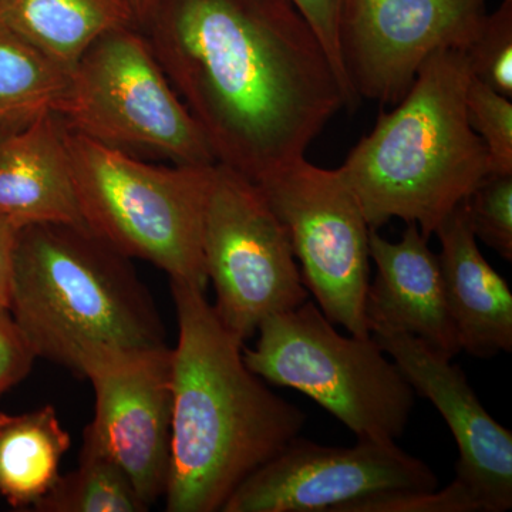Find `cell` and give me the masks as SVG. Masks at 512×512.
I'll list each match as a JSON object with an SVG mask.
<instances>
[{
  "label": "cell",
  "mask_w": 512,
  "mask_h": 512,
  "mask_svg": "<svg viewBox=\"0 0 512 512\" xmlns=\"http://www.w3.org/2000/svg\"><path fill=\"white\" fill-rule=\"evenodd\" d=\"M0 217L16 229L37 224L86 228L74 188L66 126L55 111L0 126Z\"/></svg>",
  "instance_id": "obj_15"
},
{
  "label": "cell",
  "mask_w": 512,
  "mask_h": 512,
  "mask_svg": "<svg viewBox=\"0 0 512 512\" xmlns=\"http://www.w3.org/2000/svg\"><path fill=\"white\" fill-rule=\"evenodd\" d=\"M0 26L70 73L97 39L137 20L127 0H0Z\"/></svg>",
  "instance_id": "obj_17"
},
{
  "label": "cell",
  "mask_w": 512,
  "mask_h": 512,
  "mask_svg": "<svg viewBox=\"0 0 512 512\" xmlns=\"http://www.w3.org/2000/svg\"><path fill=\"white\" fill-rule=\"evenodd\" d=\"M376 276L366 292L370 335L377 330L409 333L453 359L461 352L444 293L439 255L416 224H407L397 242L369 232Z\"/></svg>",
  "instance_id": "obj_14"
},
{
  "label": "cell",
  "mask_w": 512,
  "mask_h": 512,
  "mask_svg": "<svg viewBox=\"0 0 512 512\" xmlns=\"http://www.w3.org/2000/svg\"><path fill=\"white\" fill-rule=\"evenodd\" d=\"M336 512H483L473 494L454 478L443 490H397L367 495Z\"/></svg>",
  "instance_id": "obj_24"
},
{
  "label": "cell",
  "mask_w": 512,
  "mask_h": 512,
  "mask_svg": "<svg viewBox=\"0 0 512 512\" xmlns=\"http://www.w3.org/2000/svg\"><path fill=\"white\" fill-rule=\"evenodd\" d=\"M69 448L55 407L0 413V498L15 510H33L56 484Z\"/></svg>",
  "instance_id": "obj_18"
},
{
  "label": "cell",
  "mask_w": 512,
  "mask_h": 512,
  "mask_svg": "<svg viewBox=\"0 0 512 512\" xmlns=\"http://www.w3.org/2000/svg\"><path fill=\"white\" fill-rule=\"evenodd\" d=\"M56 114L106 146L146 148L175 164L217 163L137 26L111 30L86 50Z\"/></svg>",
  "instance_id": "obj_7"
},
{
  "label": "cell",
  "mask_w": 512,
  "mask_h": 512,
  "mask_svg": "<svg viewBox=\"0 0 512 512\" xmlns=\"http://www.w3.org/2000/svg\"><path fill=\"white\" fill-rule=\"evenodd\" d=\"M467 119L483 141L490 173L512 174V101L471 76L466 92Z\"/></svg>",
  "instance_id": "obj_21"
},
{
  "label": "cell",
  "mask_w": 512,
  "mask_h": 512,
  "mask_svg": "<svg viewBox=\"0 0 512 512\" xmlns=\"http://www.w3.org/2000/svg\"><path fill=\"white\" fill-rule=\"evenodd\" d=\"M8 311L37 359L79 373L90 353L165 345L163 323L128 258L89 229H19Z\"/></svg>",
  "instance_id": "obj_4"
},
{
  "label": "cell",
  "mask_w": 512,
  "mask_h": 512,
  "mask_svg": "<svg viewBox=\"0 0 512 512\" xmlns=\"http://www.w3.org/2000/svg\"><path fill=\"white\" fill-rule=\"evenodd\" d=\"M477 241L512 261V174L488 173L464 200Z\"/></svg>",
  "instance_id": "obj_22"
},
{
  "label": "cell",
  "mask_w": 512,
  "mask_h": 512,
  "mask_svg": "<svg viewBox=\"0 0 512 512\" xmlns=\"http://www.w3.org/2000/svg\"><path fill=\"white\" fill-rule=\"evenodd\" d=\"M373 339L399 366L417 396L430 400L458 447L456 480L483 512L512 508V433L484 409L451 357L409 333L377 330Z\"/></svg>",
  "instance_id": "obj_13"
},
{
  "label": "cell",
  "mask_w": 512,
  "mask_h": 512,
  "mask_svg": "<svg viewBox=\"0 0 512 512\" xmlns=\"http://www.w3.org/2000/svg\"><path fill=\"white\" fill-rule=\"evenodd\" d=\"M148 508L119 466L83 444L79 466L64 476L60 474L33 511L144 512Z\"/></svg>",
  "instance_id": "obj_20"
},
{
  "label": "cell",
  "mask_w": 512,
  "mask_h": 512,
  "mask_svg": "<svg viewBox=\"0 0 512 512\" xmlns=\"http://www.w3.org/2000/svg\"><path fill=\"white\" fill-rule=\"evenodd\" d=\"M66 144L86 228L170 281L207 291L202 225L214 164H147L67 126Z\"/></svg>",
  "instance_id": "obj_5"
},
{
  "label": "cell",
  "mask_w": 512,
  "mask_h": 512,
  "mask_svg": "<svg viewBox=\"0 0 512 512\" xmlns=\"http://www.w3.org/2000/svg\"><path fill=\"white\" fill-rule=\"evenodd\" d=\"M256 333L254 348L242 349L256 376L311 397L357 439L402 436L417 394L372 335H340L312 301L269 316Z\"/></svg>",
  "instance_id": "obj_6"
},
{
  "label": "cell",
  "mask_w": 512,
  "mask_h": 512,
  "mask_svg": "<svg viewBox=\"0 0 512 512\" xmlns=\"http://www.w3.org/2000/svg\"><path fill=\"white\" fill-rule=\"evenodd\" d=\"M79 375L96 404L83 444L109 457L151 507L164 497L170 470L173 352L167 345L90 353Z\"/></svg>",
  "instance_id": "obj_10"
},
{
  "label": "cell",
  "mask_w": 512,
  "mask_h": 512,
  "mask_svg": "<svg viewBox=\"0 0 512 512\" xmlns=\"http://www.w3.org/2000/svg\"><path fill=\"white\" fill-rule=\"evenodd\" d=\"M37 359L8 309L0 308V396L22 382Z\"/></svg>",
  "instance_id": "obj_26"
},
{
  "label": "cell",
  "mask_w": 512,
  "mask_h": 512,
  "mask_svg": "<svg viewBox=\"0 0 512 512\" xmlns=\"http://www.w3.org/2000/svg\"><path fill=\"white\" fill-rule=\"evenodd\" d=\"M69 72L35 46L0 26V126L57 111Z\"/></svg>",
  "instance_id": "obj_19"
},
{
  "label": "cell",
  "mask_w": 512,
  "mask_h": 512,
  "mask_svg": "<svg viewBox=\"0 0 512 512\" xmlns=\"http://www.w3.org/2000/svg\"><path fill=\"white\" fill-rule=\"evenodd\" d=\"M441 275L458 345L468 355L491 359L512 350V293L481 254L468 222L466 202L441 221Z\"/></svg>",
  "instance_id": "obj_16"
},
{
  "label": "cell",
  "mask_w": 512,
  "mask_h": 512,
  "mask_svg": "<svg viewBox=\"0 0 512 512\" xmlns=\"http://www.w3.org/2000/svg\"><path fill=\"white\" fill-rule=\"evenodd\" d=\"M202 255L212 306L241 342L269 316L309 301L285 225L254 181L221 163L212 167Z\"/></svg>",
  "instance_id": "obj_8"
},
{
  "label": "cell",
  "mask_w": 512,
  "mask_h": 512,
  "mask_svg": "<svg viewBox=\"0 0 512 512\" xmlns=\"http://www.w3.org/2000/svg\"><path fill=\"white\" fill-rule=\"evenodd\" d=\"M154 2L156 0H127L128 5L133 9L134 16H136L137 26L147 15L148 10L153 8Z\"/></svg>",
  "instance_id": "obj_28"
},
{
  "label": "cell",
  "mask_w": 512,
  "mask_h": 512,
  "mask_svg": "<svg viewBox=\"0 0 512 512\" xmlns=\"http://www.w3.org/2000/svg\"><path fill=\"white\" fill-rule=\"evenodd\" d=\"M292 2L311 23L313 30L325 47L326 53L332 60L336 72H338L340 82L348 93L353 109H356L360 100L357 99L352 86H350L348 73L343 64L342 52H340L339 25L342 0H292Z\"/></svg>",
  "instance_id": "obj_25"
},
{
  "label": "cell",
  "mask_w": 512,
  "mask_h": 512,
  "mask_svg": "<svg viewBox=\"0 0 512 512\" xmlns=\"http://www.w3.org/2000/svg\"><path fill=\"white\" fill-rule=\"evenodd\" d=\"M470 79L464 50H439L350 150L339 171L370 228L399 218L430 238L490 173L487 148L467 119Z\"/></svg>",
  "instance_id": "obj_3"
},
{
  "label": "cell",
  "mask_w": 512,
  "mask_h": 512,
  "mask_svg": "<svg viewBox=\"0 0 512 512\" xmlns=\"http://www.w3.org/2000/svg\"><path fill=\"white\" fill-rule=\"evenodd\" d=\"M255 184L285 225L303 284L323 315L350 335L370 336V227L339 168L318 167L302 157Z\"/></svg>",
  "instance_id": "obj_9"
},
{
  "label": "cell",
  "mask_w": 512,
  "mask_h": 512,
  "mask_svg": "<svg viewBox=\"0 0 512 512\" xmlns=\"http://www.w3.org/2000/svg\"><path fill=\"white\" fill-rule=\"evenodd\" d=\"M177 313L168 512L222 511L254 471L301 436L306 414L245 365L205 292L170 281Z\"/></svg>",
  "instance_id": "obj_2"
},
{
  "label": "cell",
  "mask_w": 512,
  "mask_h": 512,
  "mask_svg": "<svg viewBox=\"0 0 512 512\" xmlns=\"http://www.w3.org/2000/svg\"><path fill=\"white\" fill-rule=\"evenodd\" d=\"M439 478L396 441L322 446L301 436L239 484L221 512H336L384 491H431Z\"/></svg>",
  "instance_id": "obj_12"
},
{
  "label": "cell",
  "mask_w": 512,
  "mask_h": 512,
  "mask_svg": "<svg viewBox=\"0 0 512 512\" xmlns=\"http://www.w3.org/2000/svg\"><path fill=\"white\" fill-rule=\"evenodd\" d=\"M137 28L217 163L254 183L353 110L292 0H156Z\"/></svg>",
  "instance_id": "obj_1"
},
{
  "label": "cell",
  "mask_w": 512,
  "mask_h": 512,
  "mask_svg": "<svg viewBox=\"0 0 512 512\" xmlns=\"http://www.w3.org/2000/svg\"><path fill=\"white\" fill-rule=\"evenodd\" d=\"M18 231L5 218L0 217V308L8 309L13 261H15Z\"/></svg>",
  "instance_id": "obj_27"
},
{
  "label": "cell",
  "mask_w": 512,
  "mask_h": 512,
  "mask_svg": "<svg viewBox=\"0 0 512 512\" xmlns=\"http://www.w3.org/2000/svg\"><path fill=\"white\" fill-rule=\"evenodd\" d=\"M488 2L342 0L340 52L357 99L396 106L431 55L471 45Z\"/></svg>",
  "instance_id": "obj_11"
},
{
  "label": "cell",
  "mask_w": 512,
  "mask_h": 512,
  "mask_svg": "<svg viewBox=\"0 0 512 512\" xmlns=\"http://www.w3.org/2000/svg\"><path fill=\"white\" fill-rule=\"evenodd\" d=\"M471 76L512 97V0H501L493 13H488L480 32L464 50Z\"/></svg>",
  "instance_id": "obj_23"
}]
</instances>
